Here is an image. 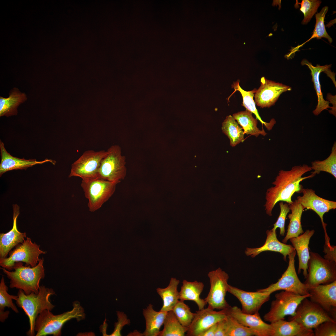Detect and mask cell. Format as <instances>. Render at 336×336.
Listing matches in <instances>:
<instances>
[{
    "label": "cell",
    "instance_id": "cell-33",
    "mask_svg": "<svg viewBox=\"0 0 336 336\" xmlns=\"http://www.w3.org/2000/svg\"><path fill=\"white\" fill-rule=\"evenodd\" d=\"M223 132L230 140V145L234 147L244 140V131L233 117L227 116L222 123Z\"/></svg>",
    "mask_w": 336,
    "mask_h": 336
},
{
    "label": "cell",
    "instance_id": "cell-46",
    "mask_svg": "<svg viewBox=\"0 0 336 336\" xmlns=\"http://www.w3.org/2000/svg\"><path fill=\"white\" fill-rule=\"evenodd\" d=\"M217 323L209 327L201 334L199 336H214L216 331Z\"/></svg>",
    "mask_w": 336,
    "mask_h": 336
},
{
    "label": "cell",
    "instance_id": "cell-19",
    "mask_svg": "<svg viewBox=\"0 0 336 336\" xmlns=\"http://www.w3.org/2000/svg\"><path fill=\"white\" fill-rule=\"evenodd\" d=\"M301 196L297 197L296 200L304 208L311 209L315 212L320 218L325 235L327 234L326 227L327 224L323 221L324 214L331 209L336 208V202L322 198L315 193L311 189L303 188L301 191Z\"/></svg>",
    "mask_w": 336,
    "mask_h": 336
},
{
    "label": "cell",
    "instance_id": "cell-9",
    "mask_svg": "<svg viewBox=\"0 0 336 336\" xmlns=\"http://www.w3.org/2000/svg\"><path fill=\"white\" fill-rule=\"evenodd\" d=\"M296 254L295 250L288 255L289 261L288 267L281 277L276 283L268 287L257 290V291L271 294L279 290H285L301 295L310 294L308 287L299 279L295 268V258Z\"/></svg>",
    "mask_w": 336,
    "mask_h": 336
},
{
    "label": "cell",
    "instance_id": "cell-43",
    "mask_svg": "<svg viewBox=\"0 0 336 336\" xmlns=\"http://www.w3.org/2000/svg\"><path fill=\"white\" fill-rule=\"evenodd\" d=\"M117 315L118 322L116 323L114 330L110 336H121L120 330L123 327L130 324L129 320L127 319L126 315L124 313L119 311L117 312Z\"/></svg>",
    "mask_w": 336,
    "mask_h": 336
},
{
    "label": "cell",
    "instance_id": "cell-12",
    "mask_svg": "<svg viewBox=\"0 0 336 336\" xmlns=\"http://www.w3.org/2000/svg\"><path fill=\"white\" fill-rule=\"evenodd\" d=\"M210 287L207 296L204 299L208 307L214 310L225 309L231 306L225 299L229 278L228 274L220 268L211 271L208 274Z\"/></svg>",
    "mask_w": 336,
    "mask_h": 336
},
{
    "label": "cell",
    "instance_id": "cell-23",
    "mask_svg": "<svg viewBox=\"0 0 336 336\" xmlns=\"http://www.w3.org/2000/svg\"><path fill=\"white\" fill-rule=\"evenodd\" d=\"M301 64L302 65L307 66L311 71L312 81L313 82L314 88L316 91L318 99V103L315 109L313 111V113L315 115H318L323 110H327L328 108H332L329 106V102L324 100L323 93L321 89V86L319 81L320 73L324 72L328 76L331 72L330 68L331 64L320 66L317 64L314 66L312 63L306 59H303Z\"/></svg>",
    "mask_w": 336,
    "mask_h": 336
},
{
    "label": "cell",
    "instance_id": "cell-44",
    "mask_svg": "<svg viewBox=\"0 0 336 336\" xmlns=\"http://www.w3.org/2000/svg\"><path fill=\"white\" fill-rule=\"evenodd\" d=\"M324 252L325 254L324 258L330 261L336 262V247L330 245L329 241H325Z\"/></svg>",
    "mask_w": 336,
    "mask_h": 336
},
{
    "label": "cell",
    "instance_id": "cell-21",
    "mask_svg": "<svg viewBox=\"0 0 336 336\" xmlns=\"http://www.w3.org/2000/svg\"><path fill=\"white\" fill-rule=\"evenodd\" d=\"M13 225L12 229L6 233L0 234V259L6 258L11 250L20 243H22L26 237V232L21 233L18 230L17 219L20 213V208L17 204L13 205Z\"/></svg>",
    "mask_w": 336,
    "mask_h": 336
},
{
    "label": "cell",
    "instance_id": "cell-20",
    "mask_svg": "<svg viewBox=\"0 0 336 336\" xmlns=\"http://www.w3.org/2000/svg\"><path fill=\"white\" fill-rule=\"evenodd\" d=\"M0 150L1 161L0 164V176L7 171L17 170H26L29 167L37 164H42L50 162L54 164L55 161L45 159L41 161H37L35 159H26L14 157L8 153L3 143L0 140Z\"/></svg>",
    "mask_w": 336,
    "mask_h": 336
},
{
    "label": "cell",
    "instance_id": "cell-27",
    "mask_svg": "<svg viewBox=\"0 0 336 336\" xmlns=\"http://www.w3.org/2000/svg\"><path fill=\"white\" fill-rule=\"evenodd\" d=\"M204 287L202 282L197 281L191 282L184 280L179 292L180 300L193 301L197 305L198 310L203 309L207 304L204 299L200 297Z\"/></svg>",
    "mask_w": 336,
    "mask_h": 336
},
{
    "label": "cell",
    "instance_id": "cell-6",
    "mask_svg": "<svg viewBox=\"0 0 336 336\" xmlns=\"http://www.w3.org/2000/svg\"><path fill=\"white\" fill-rule=\"evenodd\" d=\"M117 184L99 177L82 180L81 186L88 200L89 211L94 212L101 208L113 195Z\"/></svg>",
    "mask_w": 336,
    "mask_h": 336
},
{
    "label": "cell",
    "instance_id": "cell-13",
    "mask_svg": "<svg viewBox=\"0 0 336 336\" xmlns=\"http://www.w3.org/2000/svg\"><path fill=\"white\" fill-rule=\"evenodd\" d=\"M107 154V151H85L71 165L69 177H79L82 180H87L98 177V172L101 162Z\"/></svg>",
    "mask_w": 336,
    "mask_h": 336
},
{
    "label": "cell",
    "instance_id": "cell-26",
    "mask_svg": "<svg viewBox=\"0 0 336 336\" xmlns=\"http://www.w3.org/2000/svg\"><path fill=\"white\" fill-rule=\"evenodd\" d=\"M288 205L291 213L288 216L289 223L286 236L282 240V242L285 244L290 239L297 237L304 233L301 219L304 208L296 199Z\"/></svg>",
    "mask_w": 336,
    "mask_h": 336
},
{
    "label": "cell",
    "instance_id": "cell-5",
    "mask_svg": "<svg viewBox=\"0 0 336 336\" xmlns=\"http://www.w3.org/2000/svg\"><path fill=\"white\" fill-rule=\"evenodd\" d=\"M310 255L304 282L310 289L336 280V262L323 258L316 253L310 252Z\"/></svg>",
    "mask_w": 336,
    "mask_h": 336
},
{
    "label": "cell",
    "instance_id": "cell-41",
    "mask_svg": "<svg viewBox=\"0 0 336 336\" xmlns=\"http://www.w3.org/2000/svg\"><path fill=\"white\" fill-rule=\"evenodd\" d=\"M313 330L314 336H336V322L325 321Z\"/></svg>",
    "mask_w": 336,
    "mask_h": 336
},
{
    "label": "cell",
    "instance_id": "cell-17",
    "mask_svg": "<svg viewBox=\"0 0 336 336\" xmlns=\"http://www.w3.org/2000/svg\"><path fill=\"white\" fill-rule=\"evenodd\" d=\"M227 292L240 302L242 312L247 314L259 312L262 305L270 299V294L263 292L246 291L228 284Z\"/></svg>",
    "mask_w": 336,
    "mask_h": 336
},
{
    "label": "cell",
    "instance_id": "cell-42",
    "mask_svg": "<svg viewBox=\"0 0 336 336\" xmlns=\"http://www.w3.org/2000/svg\"><path fill=\"white\" fill-rule=\"evenodd\" d=\"M280 209V213L276 222L273 224L272 229L276 230L277 228L280 229V235L282 236L285 233V225L287 215L290 210L287 203H284L281 201L279 203Z\"/></svg>",
    "mask_w": 336,
    "mask_h": 336
},
{
    "label": "cell",
    "instance_id": "cell-36",
    "mask_svg": "<svg viewBox=\"0 0 336 336\" xmlns=\"http://www.w3.org/2000/svg\"><path fill=\"white\" fill-rule=\"evenodd\" d=\"M312 170L314 171L311 172L315 175L319 174L321 171L328 172L336 178V143L334 142L332 147L331 152L329 156L325 159L320 161L315 160L311 163Z\"/></svg>",
    "mask_w": 336,
    "mask_h": 336
},
{
    "label": "cell",
    "instance_id": "cell-40",
    "mask_svg": "<svg viewBox=\"0 0 336 336\" xmlns=\"http://www.w3.org/2000/svg\"><path fill=\"white\" fill-rule=\"evenodd\" d=\"M321 1L318 0H303L300 3V10L304 15L302 22V24H306L309 22L317 12Z\"/></svg>",
    "mask_w": 336,
    "mask_h": 336
},
{
    "label": "cell",
    "instance_id": "cell-25",
    "mask_svg": "<svg viewBox=\"0 0 336 336\" xmlns=\"http://www.w3.org/2000/svg\"><path fill=\"white\" fill-rule=\"evenodd\" d=\"M284 320L270 323L273 330L272 336H314L312 329H307L295 321Z\"/></svg>",
    "mask_w": 336,
    "mask_h": 336
},
{
    "label": "cell",
    "instance_id": "cell-37",
    "mask_svg": "<svg viewBox=\"0 0 336 336\" xmlns=\"http://www.w3.org/2000/svg\"><path fill=\"white\" fill-rule=\"evenodd\" d=\"M8 287L6 285L3 277H2L0 283V320L4 322L8 317L9 311H4L5 308H11L16 313L19 311L13 303V299L15 300L17 296L11 295L7 292Z\"/></svg>",
    "mask_w": 336,
    "mask_h": 336
},
{
    "label": "cell",
    "instance_id": "cell-7",
    "mask_svg": "<svg viewBox=\"0 0 336 336\" xmlns=\"http://www.w3.org/2000/svg\"><path fill=\"white\" fill-rule=\"evenodd\" d=\"M126 173V158L122 155L121 147L118 145L112 146L101 162L98 177L118 184L124 179Z\"/></svg>",
    "mask_w": 336,
    "mask_h": 336
},
{
    "label": "cell",
    "instance_id": "cell-18",
    "mask_svg": "<svg viewBox=\"0 0 336 336\" xmlns=\"http://www.w3.org/2000/svg\"><path fill=\"white\" fill-rule=\"evenodd\" d=\"M228 315L235 318L243 325L251 329L255 336L273 335V330L271 324L265 322L261 318L259 312L253 314H246L237 306H230L228 309Z\"/></svg>",
    "mask_w": 336,
    "mask_h": 336
},
{
    "label": "cell",
    "instance_id": "cell-31",
    "mask_svg": "<svg viewBox=\"0 0 336 336\" xmlns=\"http://www.w3.org/2000/svg\"><path fill=\"white\" fill-rule=\"evenodd\" d=\"M239 83V81H236L232 85V87L235 90L232 94L236 91H239L242 95L243 99L242 105L245 108L246 110L252 113H254L255 115L256 119L259 120L262 124H264V125L267 130H271L276 123V121L274 119H273L269 123H267L261 119L259 114L256 107L255 102L253 99L256 89H254L250 91H245L240 87Z\"/></svg>",
    "mask_w": 336,
    "mask_h": 336
},
{
    "label": "cell",
    "instance_id": "cell-4",
    "mask_svg": "<svg viewBox=\"0 0 336 336\" xmlns=\"http://www.w3.org/2000/svg\"><path fill=\"white\" fill-rule=\"evenodd\" d=\"M73 306L72 310L58 315L53 314L49 310L43 311L38 315L35 320V336H60L62 328L66 322L73 318L76 319L78 321L84 319L85 314L80 303L75 301L73 303Z\"/></svg>",
    "mask_w": 336,
    "mask_h": 336
},
{
    "label": "cell",
    "instance_id": "cell-32",
    "mask_svg": "<svg viewBox=\"0 0 336 336\" xmlns=\"http://www.w3.org/2000/svg\"><path fill=\"white\" fill-rule=\"evenodd\" d=\"M252 113L247 110L239 112L233 114L232 116L242 128L244 133L258 137L261 134H267L263 128L260 130L257 127L258 121L254 118Z\"/></svg>",
    "mask_w": 336,
    "mask_h": 336
},
{
    "label": "cell",
    "instance_id": "cell-22",
    "mask_svg": "<svg viewBox=\"0 0 336 336\" xmlns=\"http://www.w3.org/2000/svg\"><path fill=\"white\" fill-rule=\"evenodd\" d=\"M267 237L265 243L262 246L257 248H247L245 253L247 256L254 258L261 253L270 251L280 253L283 256V259L286 261V257L295 250L293 246L279 241L277 239L276 230L273 229L266 231Z\"/></svg>",
    "mask_w": 336,
    "mask_h": 336
},
{
    "label": "cell",
    "instance_id": "cell-8",
    "mask_svg": "<svg viewBox=\"0 0 336 336\" xmlns=\"http://www.w3.org/2000/svg\"><path fill=\"white\" fill-rule=\"evenodd\" d=\"M310 296V294L301 295L285 290L276 293L275 299L271 302L269 311L264 316V320L271 323L284 319L287 315L293 316L301 301Z\"/></svg>",
    "mask_w": 336,
    "mask_h": 336
},
{
    "label": "cell",
    "instance_id": "cell-34",
    "mask_svg": "<svg viewBox=\"0 0 336 336\" xmlns=\"http://www.w3.org/2000/svg\"><path fill=\"white\" fill-rule=\"evenodd\" d=\"M328 10V7L325 6L322 8L320 12L315 14L316 23L315 29L311 37L303 44L292 49L290 53L287 56L288 57L290 58L291 56L297 51L300 47L313 38L320 39L322 38H324L327 39L330 43L332 42L333 40L327 33L324 24V18Z\"/></svg>",
    "mask_w": 336,
    "mask_h": 336
},
{
    "label": "cell",
    "instance_id": "cell-29",
    "mask_svg": "<svg viewBox=\"0 0 336 336\" xmlns=\"http://www.w3.org/2000/svg\"><path fill=\"white\" fill-rule=\"evenodd\" d=\"M180 280L172 278L167 287L165 288L158 287L156 289L158 295L163 301L161 311L167 312L172 310L180 300L179 292L177 289Z\"/></svg>",
    "mask_w": 336,
    "mask_h": 336
},
{
    "label": "cell",
    "instance_id": "cell-35",
    "mask_svg": "<svg viewBox=\"0 0 336 336\" xmlns=\"http://www.w3.org/2000/svg\"><path fill=\"white\" fill-rule=\"evenodd\" d=\"M159 336H184L188 329L180 324L172 310L167 312Z\"/></svg>",
    "mask_w": 336,
    "mask_h": 336
},
{
    "label": "cell",
    "instance_id": "cell-2",
    "mask_svg": "<svg viewBox=\"0 0 336 336\" xmlns=\"http://www.w3.org/2000/svg\"><path fill=\"white\" fill-rule=\"evenodd\" d=\"M55 294L52 288L43 285L40 286L38 293L32 292L27 295L22 290L19 289L15 300L17 305L23 310L28 317L30 329L27 332L28 335H35V321L38 315L45 310L51 311L54 307L49 298Z\"/></svg>",
    "mask_w": 336,
    "mask_h": 336
},
{
    "label": "cell",
    "instance_id": "cell-10",
    "mask_svg": "<svg viewBox=\"0 0 336 336\" xmlns=\"http://www.w3.org/2000/svg\"><path fill=\"white\" fill-rule=\"evenodd\" d=\"M307 298L301 301L294 315L288 318L289 320L295 321L307 329H312L325 321L336 322L320 306Z\"/></svg>",
    "mask_w": 336,
    "mask_h": 336
},
{
    "label": "cell",
    "instance_id": "cell-1",
    "mask_svg": "<svg viewBox=\"0 0 336 336\" xmlns=\"http://www.w3.org/2000/svg\"><path fill=\"white\" fill-rule=\"evenodd\" d=\"M311 170V166L303 164L294 166L289 170H280L272 183L274 186L267 189L266 193L264 207L267 214L272 216V210L278 202L292 203L293 201L291 198L294 193H301L303 188L300 182L315 175L311 174L302 177L304 174Z\"/></svg>",
    "mask_w": 336,
    "mask_h": 336
},
{
    "label": "cell",
    "instance_id": "cell-39",
    "mask_svg": "<svg viewBox=\"0 0 336 336\" xmlns=\"http://www.w3.org/2000/svg\"><path fill=\"white\" fill-rule=\"evenodd\" d=\"M184 301L180 300L172 310L180 324L184 327L188 328L195 313L191 312L190 307Z\"/></svg>",
    "mask_w": 336,
    "mask_h": 336
},
{
    "label": "cell",
    "instance_id": "cell-11",
    "mask_svg": "<svg viewBox=\"0 0 336 336\" xmlns=\"http://www.w3.org/2000/svg\"><path fill=\"white\" fill-rule=\"evenodd\" d=\"M45 253L40 249L39 245L32 243L30 238L26 237L22 243L17 245L15 249L10 251L9 257L0 259V265L8 271L13 269L17 262H25V266L34 267L41 259L39 258L40 255Z\"/></svg>",
    "mask_w": 336,
    "mask_h": 336
},
{
    "label": "cell",
    "instance_id": "cell-3",
    "mask_svg": "<svg viewBox=\"0 0 336 336\" xmlns=\"http://www.w3.org/2000/svg\"><path fill=\"white\" fill-rule=\"evenodd\" d=\"M44 258L41 259L36 266L31 268L23 265L21 262L15 263L14 271L11 272L4 268H1L10 279V287L22 290L26 294L33 292L38 293L40 287V280L44 277L43 264Z\"/></svg>",
    "mask_w": 336,
    "mask_h": 336
},
{
    "label": "cell",
    "instance_id": "cell-30",
    "mask_svg": "<svg viewBox=\"0 0 336 336\" xmlns=\"http://www.w3.org/2000/svg\"><path fill=\"white\" fill-rule=\"evenodd\" d=\"M27 100L25 93H21L14 88L9 94L8 98L0 97V116L9 117L17 115V108Z\"/></svg>",
    "mask_w": 336,
    "mask_h": 336
},
{
    "label": "cell",
    "instance_id": "cell-24",
    "mask_svg": "<svg viewBox=\"0 0 336 336\" xmlns=\"http://www.w3.org/2000/svg\"><path fill=\"white\" fill-rule=\"evenodd\" d=\"M314 233V230H307L298 237L289 239L298 256L299 262L298 273H300L302 270L305 279L307 274L308 263L310 257L309 244L310 239Z\"/></svg>",
    "mask_w": 336,
    "mask_h": 336
},
{
    "label": "cell",
    "instance_id": "cell-28",
    "mask_svg": "<svg viewBox=\"0 0 336 336\" xmlns=\"http://www.w3.org/2000/svg\"><path fill=\"white\" fill-rule=\"evenodd\" d=\"M167 312L161 310L156 311L153 309L152 304H149L146 309H144L143 314L145 319L146 328L143 335L158 336Z\"/></svg>",
    "mask_w": 336,
    "mask_h": 336
},
{
    "label": "cell",
    "instance_id": "cell-45",
    "mask_svg": "<svg viewBox=\"0 0 336 336\" xmlns=\"http://www.w3.org/2000/svg\"><path fill=\"white\" fill-rule=\"evenodd\" d=\"M214 336H226L225 319L220 321L217 323Z\"/></svg>",
    "mask_w": 336,
    "mask_h": 336
},
{
    "label": "cell",
    "instance_id": "cell-15",
    "mask_svg": "<svg viewBox=\"0 0 336 336\" xmlns=\"http://www.w3.org/2000/svg\"><path fill=\"white\" fill-rule=\"evenodd\" d=\"M261 83L254 96L255 104L262 108L273 105L282 93L292 90L289 86L268 80L264 77L261 78Z\"/></svg>",
    "mask_w": 336,
    "mask_h": 336
},
{
    "label": "cell",
    "instance_id": "cell-14",
    "mask_svg": "<svg viewBox=\"0 0 336 336\" xmlns=\"http://www.w3.org/2000/svg\"><path fill=\"white\" fill-rule=\"evenodd\" d=\"M228 308L217 311L207 307L196 311L188 328L186 335L199 336L209 327L225 319L228 315Z\"/></svg>",
    "mask_w": 336,
    "mask_h": 336
},
{
    "label": "cell",
    "instance_id": "cell-16",
    "mask_svg": "<svg viewBox=\"0 0 336 336\" xmlns=\"http://www.w3.org/2000/svg\"><path fill=\"white\" fill-rule=\"evenodd\" d=\"M309 292L310 300L320 306L336 320V280L311 288Z\"/></svg>",
    "mask_w": 336,
    "mask_h": 336
},
{
    "label": "cell",
    "instance_id": "cell-38",
    "mask_svg": "<svg viewBox=\"0 0 336 336\" xmlns=\"http://www.w3.org/2000/svg\"><path fill=\"white\" fill-rule=\"evenodd\" d=\"M225 320L226 336L254 335L251 329L243 325L233 317L227 315Z\"/></svg>",
    "mask_w": 336,
    "mask_h": 336
}]
</instances>
